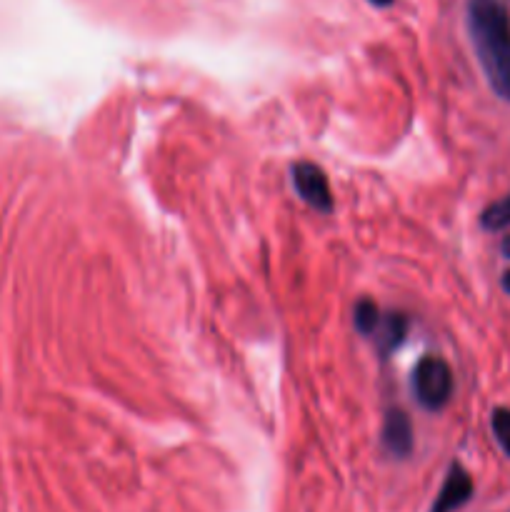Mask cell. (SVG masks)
<instances>
[{"mask_svg":"<svg viewBox=\"0 0 510 512\" xmlns=\"http://www.w3.org/2000/svg\"><path fill=\"white\" fill-rule=\"evenodd\" d=\"M468 30L475 55L498 98L510 103V18L498 0H470Z\"/></svg>","mask_w":510,"mask_h":512,"instance_id":"cell-1","label":"cell"},{"mask_svg":"<svg viewBox=\"0 0 510 512\" xmlns=\"http://www.w3.org/2000/svg\"><path fill=\"white\" fill-rule=\"evenodd\" d=\"M413 390L418 403L430 413H438L450 403L453 395V373L443 358L425 355L413 370Z\"/></svg>","mask_w":510,"mask_h":512,"instance_id":"cell-2","label":"cell"},{"mask_svg":"<svg viewBox=\"0 0 510 512\" xmlns=\"http://www.w3.org/2000/svg\"><path fill=\"white\" fill-rule=\"evenodd\" d=\"M290 173H293L295 190H298V195L310 208H315L318 213H330L333 210V195H330L328 178H325L320 165L300 160V163H295L290 168Z\"/></svg>","mask_w":510,"mask_h":512,"instance_id":"cell-3","label":"cell"},{"mask_svg":"<svg viewBox=\"0 0 510 512\" xmlns=\"http://www.w3.org/2000/svg\"><path fill=\"white\" fill-rule=\"evenodd\" d=\"M470 498H473V480L458 463H453L430 512H455L463 508Z\"/></svg>","mask_w":510,"mask_h":512,"instance_id":"cell-4","label":"cell"},{"mask_svg":"<svg viewBox=\"0 0 510 512\" xmlns=\"http://www.w3.org/2000/svg\"><path fill=\"white\" fill-rule=\"evenodd\" d=\"M383 445L395 458H408L413 450V425L403 410H390L383 425Z\"/></svg>","mask_w":510,"mask_h":512,"instance_id":"cell-5","label":"cell"},{"mask_svg":"<svg viewBox=\"0 0 510 512\" xmlns=\"http://www.w3.org/2000/svg\"><path fill=\"white\" fill-rule=\"evenodd\" d=\"M405 330H408V320H405L403 315H388V318L378 325V330H375V338H378L380 343V353H393V350L405 340Z\"/></svg>","mask_w":510,"mask_h":512,"instance_id":"cell-6","label":"cell"},{"mask_svg":"<svg viewBox=\"0 0 510 512\" xmlns=\"http://www.w3.org/2000/svg\"><path fill=\"white\" fill-rule=\"evenodd\" d=\"M353 325L360 335H375L380 325V313H378V305L373 300H358L353 308Z\"/></svg>","mask_w":510,"mask_h":512,"instance_id":"cell-7","label":"cell"},{"mask_svg":"<svg viewBox=\"0 0 510 512\" xmlns=\"http://www.w3.org/2000/svg\"><path fill=\"white\" fill-rule=\"evenodd\" d=\"M480 223L485 230H503L510 225V193L503 200H495L480 215Z\"/></svg>","mask_w":510,"mask_h":512,"instance_id":"cell-8","label":"cell"},{"mask_svg":"<svg viewBox=\"0 0 510 512\" xmlns=\"http://www.w3.org/2000/svg\"><path fill=\"white\" fill-rule=\"evenodd\" d=\"M490 425H493V435H495V440H498V445L503 448V453L510 458V410L495 408L493 418H490Z\"/></svg>","mask_w":510,"mask_h":512,"instance_id":"cell-9","label":"cell"},{"mask_svg":"<svg viewBox=\"0 0 510 512\" xmlns=\"http://www.w3.org/2000/svg\"><path fill=\"white\" fill-rule=\"evenodd\" d=\"M500 250H503L505 258H510V235H505L503 243H500Z\"/></svg>","mask_w":510,"mask_h":512,"instance_id":"cell-10","label":"cell"},{"mask_svg":"<svg viewBox=\"0 0 510 512\" xmlns=\"http://www.w3.org/2000/svg\"><path fill=\"white\" fill-rule=\"evenodd\" d=\"M503 290L510 295V270L503 275Z\"/></svg>","mask_w":510,"mask_h":512,"instance_id":"cell-11","label":"cell"},{"mask_svg":"<svg viewBox=\"0 0 510 512\" xmlns=\"http://www.w3.org/2000/svg\"><path fill=\"white\" fill-rule=\"evenodd\" d=\"M368 3L378 5V8H385V5H390V3H393V0H368Z\"/></svg>","mask_w":510,"mask_h":512,"instance_id":"cell-12","label":"cell"}]
</instances>
